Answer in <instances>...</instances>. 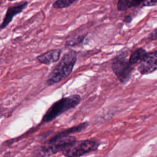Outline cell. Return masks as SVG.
<instances>
[{
	"mask_svg": "<svg viewBox=\"0 0 157 157\" xmlns=\"http://www.w3.org/2000/svg\"><path fill=\"white\" fill-rule=\"evenodd\" d=\"M28 2L23 1L10 6L7 9L2 22L0 23V31L5 29L12 21L13 18L21 13L28 6Z\"/></svg>",
	"mask_w": 157,
	"mask_h": 157,
	"instance_id": "obj_6",
	"label": "cell"
},
{
	"mask_svg": "<svg viewBox=\"0 0 157 157\" xmlns=\"http://www.w3.org/2000/svg\"><path fill=\"white\" fill-rule=\"evenodd\" d=\"M128 0H118L117 2V9L120 11L126 10V4Z\"/></svg>",
	"mask_w": 157,
	"mask_h": 157,
	"instance_id": "obj_13",
	"label": "cell"
},
{
	"mask_svg": "<svg viewBox=\"0 0 157 157\" xmlns=\"http://www.w3.org/2000/svg\"><path fill=\"white\" fill-rule=\"evenodd\" d=\"M142 4L144 6H155L157 4V0H128L126 4V9L138 6Z\"/></svg>",
	"mask_w": 157,
	"mask_h": 157,
	"instance_id": "obj_11",
	"label": "cell"
},
{
	"mask_svg": "<svg viewBox=\"0 0 157 157\" xmlns=\"http://www.w3.org/2000/svg\"><path fill=\"white\" fill-rule=\"evenodd\" d=\"M137 69L142 75L148 74L157 70V50L147 53L139 63Z\"/></svg>",
	"mask_w": 157,
	"mask_h": 157,
	"instance_id": "obj_7",
	"label": "cell"
},
{
	"mask_svg": "<svg viewBox=\"0 0 157 157\" xmlns=\"http://www.w3.org/2000/svg\"><path fill=\"white\" fill-rule=\"evenodd\" d=\"M77 58V54L75 50H70L66 53L49 74L47 84L52 86L67 78L72 73Z\"/></svg>",
	"mask_w": 157,
	"mask_h": 157,
	"instance_id": "obj_1",
	"label": "cell"
},
{
	"mask_svg": "<svg viewBox=\"0 0 157 157\" xmlns=\"http://www.w3.org/2000/svg\"><path fill=\"white\" fill-rule=\"evenodd\" d=\"M80 101V96L76 94L59 99L48 109L42 117L41 123H44L53 121L64 112L75 107Z\"/></svg>",
	"mask_w": 157,
	"mask_h": 157,
	"instance_id": "obj_2",
	"label": "cell"
},
{
	"mask_svg": "<svg viewBox=\"0 0 157 157\" xmlns=\"http://www.w3.org/2000/svg\"><path fill=\"white\" fill-rule=\"evenodd\" d=\"M77 0H56L52 4L53 8L55 9H62L70 7Z\"/></svg>",
	"mask_w": 157,
	"mask_h": 157,
	"instance_id": "obj_12",
	"label": "cell"
},
{
	"mask_svg": "<svg viewBox=\"0 0 157 157\" xmlns=\"http://www.w3.org/2000/svg\"><path fill=\"white\" fill-rule=\"evenodd\" d=\"M132 21V17L129 15H127L124 17V21L127 23H131Z\"/></svg>",
	"mask_w": 157,
	"mask_h": 157,
	"instance_id": "obj_15",
	"label": "cell"
},
{
	"mask_svg": "<svg viewBox=\"0 0 157 157\" xmlns=\"http://www.w3.org/2000/svg\"><path fill=\"white\" fill-rule=\"evenodd\" d=\"M99 144L93 139L75 140L62 151L65 157H79L96 150Z\"/></svg>",
	"mask_w": 157,
	"mask_h": 157,
	"instance_id": "obj_4",
	"label": "cell"
},
{
	"mask_svg": "<svg viewBox=\"0 0 157 157\" xmlns=\"http://www.w3.org/2000/svg\"><path fill=\"white\" fill-rule=\"evenodd\" d=\"M112 69L118 79L123 83H125L130 79L133 67L124 58L118 56L112 63Z\"/></svg>",
	"mask_w": 157,
	"mask_h": 157,
	"instance_id": "obj_5",
	"label": "cell"
},
{
	"mask_svg": "<svg viewBox=\"0 0 157 157\" xmlns=\"http://www.w3.org/2000/svg\"><path fill=\"white\" fill-rule=\"evenodd\" d=\"M62 49L55 48L47 51L36 57V59L40 64L50 65V64L57 62L61 57Z\"/></svg>",
	"mask_w": 157,
	"mask_h": 157,
	"instance_id": "obj_8",
	"label": "cell"
},
{
	"mask_svg": "<svg viewBox=\"0 0 157 157\" xmlns=\"http://www.w3.org/2000/svg\"><path fill=\"white\" fill-rule=\"evenodd\" d=\"M8 1H15V0H8Z\"/></svg>",
	"mask_w": 157,
	"mask_h": 157,
	"instance_id": "obj_16",
	"label": "cell"
},
{
	"mask_svg": "<svg viewBox=\"0 0 157 157\" xmlns=\"http://www.w3.org/2000/svg\"><path fill=\"white\" fill-rule=\"evenodd\" d=\"M76 140L75 136L71 135H61L56 133L41 147L40 151L42 155H43L42 156L54 155L63 151Z\"/></svg>",
	"mask_w": 157,
	"mask_h": 157,
	"instance_id": "obj_3",
	"label": "cell"
},
{
	"mask_svg": "<svg viewBox=\"0 0 157 157\" xmlns=\"http://www.w3.org/2000/svg\"><path fill=\"white\" fill-rule=\"evenodd\" d=\"M86 36V34L81 33L78 29H75L66 37L65 42L66 47H75L81 45L83 42Z\"/></svg>",
	"mask_w": 157,
	"mask_h": 157,
	"instance_id": "obj_9",
	"label": "cell"
},
{
	"mask_svg": "<svg viewBox=\"0 0 157 157\" xmlns=\"http://www.w3.org/2000/svg\"><path fill=\"white\" fill-rule=\"evenodd\" d=\"M148 38L151 40H157V28L154 29L150 33V34L148 36Z\"/></svg>",
	"mask_w": 157,
	"mask_h": 157,
	"instance_id": "obj_14",
	"label": "cell"
},
{
	"mask_svg": "<svg viewBox=\"0 0 157 157\" xmlns=\"http://www.w3.org/2000/svg\"><path fill=\"white\" fill-rule=\"evenodd\" d=\"M147 53L145 50L142 48H139L136 50L131 55L128 61L132 65L136 64L138 62H140L142 60V59L145 57V56L147 55Z\"/></svg>",
	"mask_w": 157,
	"mask_h": 157,
	"instance_id": "obj_10",
	"label": "cell"
}]
</instances>
